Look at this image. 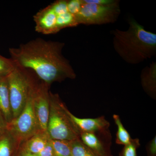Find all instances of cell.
<instances>
[{
  "label": "cell",
  "instance_id": "1",
  "mask_svg": "<svg viewBox=\"0 0 156 156\" xmlns=\"http://www.w3.org/2000/svg\"><path fill=\"white\" fill-rule=\"evenodd\" d=\"M64 46L61 42L37 38L10 48L9 53L16 66L32 71L50 87L54 82L76 77L69 62L62 53Z\"/></svg>",
  "mask_w": 156,
  "mask_h": 156
},
{
  "label": "cell",
  "instance_id": "2",
  "mask_svg": "<svg viewBox=\"0 0 156 156\" xmlns=\"http://www.w3.org/2000/svg\"><path fill=\"white\" fill-rule=\"evenodd\" d=\"M126 31L115 30L112 32L115 51L124 61L137 64L156 54V34L146 30L132 18L128 20Z\"/></svg>",
  "mask_w": 156,
  "mask_h": 156
},
{
  "label": "cell",
  "instance_id": "3",
  "mask_svg": "<svg viewBox=\"0 0 156 156\" xmlns=\"http://www.w3.org/2000/svg\"><path fill=\"white\" fill-rule=\"evenodd\" d=\"M50 102L46 131L50 139L72 141L80 138V132L70 117L69 110L59 95L50 91Z\"/></svg>",
  "mask_w": 156,
  "mask_h": 156
},
{
  "label": "cell",
  "instance_id": "4",
  "mask_svg": "<svg viewBox=\"0 0 156 156\" xmlns=\"http://www.w3.org/2000/svg\"><path fill=\"white\" fill-rule=\"evenodd\" d=\"M27 71L28 69L16 66L7 76L13 119L17 118L25 107L36 85Z\"/></svg>",
  "mask_w": 156,
  "mask_h": 156
},
{
  "label": "cell",
  "instance_id": "5",
  "mask_svg": "<svg viewBox=\"0 0 156 156\" xmlns=\"http://www.w3.org/2000/svg\"><path fill=\"white\" fill-rule=\"evenodd\" d=\"M83 1L80 11L75 15L78 25H100L113 23L116 21L121 10L119 1L111 5H98Z\"/></svg>",
  "mask_w": 156,
  "mask_h": 156
},
{
  "label": "cell",
  "instance_id": "6",
  "mask_svg": "<svg viewBox=\"0 0 156 156\" xmlns=\"http://www.w3.org/2000/svg\"><path fill=\"white\" fill-rule=\"evenodd\" d=\"M34 87L31 92L25 107L20 114L8 124V129L20 144L39 131H41L33 106L32 94Z\"/></svg>",
  "mask_w": 156,
  "mask_h": 156
},
{
  "label": "cell",
  "instance_id": "7",
  "mask_svg": "<svg viewBox=\"0 0 156 156\" xmlns=\"http://www.w3.org/2000/svg\"><path fill=\"white\" fill-rule=\"evenodd\" d=\"M50 87L45 83L36 85L32 94L34 112L41 131H47L50 114Z\"/></svg>",
  "mask_w": 156,
  "mask_h": 156
},
{
  "label": "cell",
  "instance_id": "8",
  "mask_svg": "<svg viewBox=\"0 0 156 156\" xmlns=\"http://www.w3.org/2000/svg\"><path fill=\"white\" fill-rule=\"evenodd\" d=\"M57 16L51 5L40 10L34 16L35 30L44 34H56L59 32L56 24Z\"/></svg>",
  "mask_w": 156,
  "mask_h": 156
},
{
  "label": "cell",
  "instance_id": "9",
  "mask_svg": "<svg viewBox=\"0 0 156 156\" xmlns=\"http://www.w3.org/2000/svg\"><path fill=\"white\" fill-rule=\"evenodd\" d=\"M71 119L81 132L104 133L110 126V123L104 116L94 118H80L68 110Z\"/></svg>",
  "mask_w": 156,
  "mask_h": 156
},
{
  "label": "cell",
  "instance_id": "10",
  "mask_svg": "<svg viewBox=\"0 0 156 156\" xmlns=\"http://www.w3.org/2000/svg\"><path fill=\"white\" fill-rule=\"evenodd\" d=\"M80 139L87 147L98 156H113L96 133L81 132Z\"/></svg>",
  "mask_w": 156,
  "mask_h": 156
},
{
  "label": "cell",
  "instance_id": "11",
  "mask_svg": "<svg viewBox=\"0 0 156 156\" xmlns=\"http://www.w3.org/2000/svg\"><path fill=\"white\" fill-rule=\"evenodd\" d=\"M50 139L47 131H40L22 143L20 147L30 153L36 155Z\"/></svg>",
  "mask_w": 156,
  "mask_h": 156
},
{
  "label": "cell",
  "instance_id": "12",
  "mask_svg": "<svg viewBox=\"0 0 156 156\" xmlns=\"http://www.w3.org/2000/svg\"><path fill=\"white\" fill-rule=\"evenodd\" d=\"M0 112L8 124L13 119L7 76L0 77Z\"/></svg>",
  "mask_w": 156,
  "mask_h": 156
},
{
  "label": "cell",
  "instance_id": "13",
  "mask_svg": "<svg viewBox=\"0 0 156 156\" xmlns=\"http://www.w3.org/2000/svg\"><path fill=\"white\" fill-rule=\"evenodd\" d=\"M141 85L144 91L154 99L156 98V63L153 62L150 66L144 68L141 74Z\"/></svg>",
  "mask_w": 156,
  "mask_h": 156
},
{
  "label": "cell",
  "instance_id": "14",
  "mask_svg": "<svg viewBox=\"0 0 156 156\" xmlns=\"http://www.w3.org/2000/svg\"><path fill=\"white\" fill-rule=\"evenodd\" d=\"M20 143L8 128L0 136V156H13Z\"/></svg>",
  "mask_w": 156,
  "mask_h": 156
},
{
  "label": "cell",
  "instance_id": "15",
  "mask_svg": "<svg viewBox=\"0 0 156 156\" xmlns=\"http://www.w3.org/2000/svg\"><path fill=\"white\" fill-rule=\"evenodd\" d=\"M113 118L118 128L116 135V143L119 145L124 146L129 144L131 142L132 138L123 126L119 116L114 115Z\"/></svg>",
  "mask_w": 156,
  "mask_h": 156
},
{
  "label": "cell",
  "instance_id": "16",
  "mask_svg": "<svg viewBox=\"0 0 156 156\" xmlns=\"http://www.w3.org/2000/svg\"><path fill=\"white\" fill-rule=\"evenodd\" d=\"M70 144L72 156H98L82 142L80 138L70 141Z\"/></svg>",
  "mask_w": 156,
  "mask_h": 156
},
{
  "label": "cell",
  "instance_id": "17",
  "mask_svg": "<svg viewBox=\"0 0 156 156\" xmlns=\"http://www.w3.org/2000/svg\"><path fill=\"white\" fill-rule=\"evenodd\" d=\"M56 156H72L70 141L51 140Z\"/></svg>",
  "mask_w": 156,
  "mask_h": 156
},
{
  "label": "cell",
  "instance_id": "18",
  "mask_svg": "<svg viewBox=\"0 0 156 156\" xmlns=\"http://www.w3.org/2000/svg\"><path fill=\"white\" fill-rule=\"evenodd\" d=\"M56 16V24L59 31L62 29L74 27L78 25L75 15L69 12Z\"/></svg>",
  "mask_w": 156,
  "mask_h": 156
},
{
  "label": "cell",
  "instance_id": "19",
  "mask_svg": "<svg viewBox=\"0 0 156 156\" xmlns=\"http://www.w3.org/2000/svg\"><path fill=\"white\" fill-rule=\"evenodd\" d=\"M16 67L11 58H6L0 54V77L7 76Z\"/></svg>",
  "mask_w": 156,
  "mask_h": 156
},
{
  "label": "cell",
  "instance_id": "20",
  "mask_svg": "<svg viewBox=\"0 0 156 156\" xmlns=\"http://www.w3.org/2000/svg\"><path fill=\"white\" fill-rule=\"evenodd\" d=\"M140 145L138 138H132L129 144L124 146L122 150L120 152L119 156H137L136 150Z\"/></svg>",
  "mask_w": 156,
  "mask_h": 156
},
{
  "label": "cell",
  "instance_id": "21",
  "mask_svg": "<svg viewBox=\"0 0 156 156\" xmlns=\"http://www.w3.org/2000/svg\"><path fill=\"white\" fill-rule=\"evenodd\" d=\"M53 11L56 15L64 14L68 12L67 9V1L59 0L51 4Z\"/></svg>",
  "mask_w": 156,
  "mask_h": 156
},
{
  "label": "cell",
  "instance_id": "22",
  "mask_svg": "<svg viewBox=\"0 0 156 156\" xmlns=\"http://www.w3.org/2000/svg\"><path fill=\"white\" fill-rule=\"evenodd\" d=\"M83 4L82 0L67 1L68 11L73 15H76L80 11Z\"/></svg>",
  "mask_w": 156,
  "mask_h": 156
},
{
  "label": "cell",
  "instance_id": "23",
  "mask_svg": "<svg viewBox=\"0 0 156 156\" xmlns=\"http://www.w3.org/2000/svg\"><path fill=\"white\" fill-rule=\"evenodd\" d=\"M51 140H49L45 147L36 154L37 156H56L51 144Z\"/></svg>",
  "mask_w": 156,
  "mask_h": 156
},
{
  "label": "cell",
  "instance_id": "24",
  "mask_svg": "<svg viewBox=\"0 0 156 156\" xmlns=\"http://www.w3.org/2000/svg\"><path fill=\"white\" fill-rule=\"evenodd\" d=\"M147 156H156V136L148 143L147 147Z\"/></svg>",
  "mask_w": 156,
  "mask_h": 156
},
{
  "label": "cell",
  "instance_id": "25",
  "mask_svg": "<svg viewBox=\"0 0 156 156\" xmlns=\"http://www.w3.org/2000/svg\"><path fill=\"white\" fill-rule=\"evenodd\" d=\"M87 2L93 3L98 5H108L115 2L116 0H84Z\"/></svg>",
  "mask_w": 156,
  "mask_h": 156
},
{
  "label": "cell",
  "instance_id": "26",
  "mask_svg": "<svg viewBox=\"0 0 156 156\" xmlns=\"http://www.w3.org/2000/svg\"><path fill=\"white\" fill-rule=\"evenodd\" d=\"M8 126V123L6 122L3 115L0 112V136L7 130Z\"/></svg>",
  "mask_w": 156,
  "mask_h": 156
},
{
  "label": "cell",
  "instance_id": "27",
  "mask_svg": "<svg viewBox=\"0 0 156 156\" xmlns=\"http://www.w3.org/2000/svg\"><path fill=\"white\" fill-rule=\"evenodd\" d=\"M20 150L17 156H37L36 155L30 153L24 150L20 147Z\"/></svg>",
  "mask_w": 156,
  "mask_h": 156
}]
</instances>
